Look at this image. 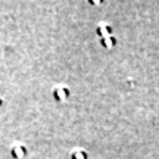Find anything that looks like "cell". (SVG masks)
<instances>
[{
  "mask_svg": "<svg viewBox=\"0 0 159 159\" xmlns=\"http://www.w3.org/2000/svg\"><path fill=\"white\" fill-rule=\"evenodd\" d=\"M69 96V90L66 87H63V85H57L53 89V97L59 100V102H63V100H66Z\"/></svg>",
  "mask_w": 159,
  "mask_h": 159,
  "instance_id": "obj_1",
  "label": "cell"
},
{
  "mask_svg": "<svg viewBox=\"0 0 159 159\" xmlns=\"http://www.w3.org/2000/svg\"><path fill=\"white\" fill-rule=\"evenodd\" d=\"M11 155L15 159H22L24 156L27 155V149H25V146H22V144L15 143V144L11 148Z\"/></svg>",
  "mask_w": 159,
  "mask_h": 159,
  "instance_id": "obj_2",
  "label": "cell"
},
{
  "mask_svg": "<svg viewBox=\"0 0 159 159\" xmlns=\"http://www.w3.org/2000/svg\"><path fill=\"white\" fill-rule=\"evenodd\" d=\"M96 33H97V35H100V39L108 37V35L112 34V27H111V24H108V22H100L97 25Z\"/></svg>",
  "mask_w": 159,
  "mask_h": 159,
  "instance_id": "obj_3",
  "label": "cell"
},
{
  "mask_svg": "<svg viewBox=\"0 0 159 159\" xmlns=\"http://www.w3.org/2000/svg\"><path fill=\"white\" fill-rule=\"evenodd\" d=\"M100 43H102L103 47H106V49H112L115 44H116V40H115V37L112 34L108 35V37H103V39H100Z\"/></svg>",
  "mask_w": 159,
  "mask_h": 159,
  "instance_id": "obj_4",
  "label": "cell"
},
{
  "mask_svg": "<svg viewBox=\"0 0 159 159\" xmlns=\"http://www.w3.org/2000/svg\"><path fill=\"white\" fill-rule=\"evenodd\" d=\"M71 159H87V153L83 149H75L71 153Z\"/></svg>",
  "mask_w": 159,
  "mask_h": 159,
  "instance_id": "obj_5",
  "label": "cell"
},
{
  "mask_svg": "<svg viewBox=\"0 0 159 159\" xmlns=\"http://www.w3.org/2000/svg\"><path fill=\"white\" fill-rule=\"evenodd\" d=\"M90 5H93V6H99V5H102L103 3V0H87Z\"/></svg>",
  "mask_w": 159,
  "mask_h": 159,
  "instance_id": "obj_6",
  "label": "cell"
},
{
  "mask_svg": "<svg viewBox=\"0 0 159 159\" xmlns=\"http://www.w3.org/2000/svg\"><path fill=\"white\" fill-rule=\"evenodd\" d=\"M2 103H3V100H2V99H0V106H2Z\"/></svg>",
  "mask_w": 159,
  "mask_h": 159,
  "instance_id": "obj_7",
  "label": "cell"
}]
</instances>
